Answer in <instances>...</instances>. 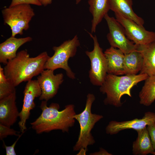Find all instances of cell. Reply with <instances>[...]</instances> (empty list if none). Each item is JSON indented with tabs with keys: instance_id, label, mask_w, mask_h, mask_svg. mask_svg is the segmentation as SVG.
I'll return each mask as SVG.
<instances>
[{
	"instance_id": "cell-4",
	"label": "cell",
	"mask_w": 155,
	"mask_h": 155,
	"mask_svg": "<svg viewBox=\"0 0 155 155\" xmlns=\"http://www.w3.org/2000/svg\"><path fill=\"white\" fill-rule=\"evenodd\" d=\"M95 99L93 94L88 93L84 109L74 116L79 124L80 130L77 141L73 148L74 151H79L82 148L88 150V146L93 145L95 143L91 131L96 123L103 118L102 115L91 112L92 105Z\"/></svg>"
},
{
	"instance_id": "cell-20",
	"label": "cell",
	"mask_w": 155,
	"mask_h": 155,
	"mask_svg": "<svg viewBox=\"0 0 155 155\" xmlns=\"http://www.w3.org/2000/svg\"><path fill=\"white\" fill-rule=\"evenodd\" d=\"M124 63L125 75H136L142 66V55L137 50L124 54Z\"/></svg>"
},
{
	"instance_id": "cell-5",
	"label": "cell",
	"mask_w": 155,
	"mask_h": 155,
	"mask_svg": "<svg viewBox=\"0 0 155 155\" xmlns=\"http://www.w3.org/2000/svg\"><path fill=\"white\" fill-rule=\"evenodd\" d=\"M80 45V42L77 35L71 39L64 41L60 46L53 48V55L50 57L46 62L44 69L54 71L58 69L64 70L67 76L74 80L75 78V74L72 71L68 64L69 59L76 55L77 48Z\"/></svg>"
},
{
	"instance_id": "cell-18",
	"label": "cell",
	"mask_w": 155,
	"mask_h": 155,
	"mask_svg": "<svg viewBox=\"0 0 155 155\" xmlns=\"http://www.w3.org/2000/svg\"><path fill=\"white\" fill-rule=\"evenodd\" d=\"M89 10L92 16L91 32H96L97 25L110 10L109 0H88Z\"/></svg>"
},
{
	"instance_id": "cell-29",
	"label": "cell",
	"mask_w": 155,
	"mask_h": 155,
	"mask_svg": "<svg viewBox=\"0 0 155 155\" xmlns=\"http://www.w3.org/2000/svg\"><path fill=\"white\" fill-rule=\"evenodd\" d=\"M87 150L84 148H81L79 150V152L77 155H86Z\"/></svg>"
},
{
	"instance_id": "cell-24",
	"label": "cell",
	"mask_w": 155,
	"mask_h": 155,
	"mask_svg": "<svg viewBox=\"0 0 155 155\" xmlns=\"http://www.w3.org/2000/svg\"><path fill=\"white\" fill-rule=\"evenodd\" d=\"M32 4L38 6L42 5L38 0H12L9 7L21 4Z\"/></svg>"
},
{
	"instance_id": "cell-3",
	"label": "cell",
	"mask_w": 155,
	"mask_h": 155,
	"mask_svg": "<svg viewBox=\"0 0 155 155\" xmlns=\"http://www.w3.org/2000/svg\"><path fill=\"white\" fill-rule=\"evenodd\" d=\"M148 76L146 74H125L118 75L107 74L105 80L100 86V92L105 94L104 100L105 104L116 107L122 106L121 98L124 95L131 97V90L139 82L145 80Z\"/></svg>"
},
{
	"instance_id": "cell-22",
	"label": "cell",
	"mask_w": 155,
	"mask_h": 155,
	"mask_svg": "<svg viewBox=\"0 0 155 155\" xmlns=\"http://www.w3.org/2000/svg\"><path fill=\"white\" fill-rule=\"evenodd\" d=\"M15 87L6 78L3 68L0 65V99L6 97L15 91Z\"/></svg>"
},
{
	"instance_id": "cell-27",
	"label": "cell",
	"mask_w": 155,
	"mask_h": 155,
	"mask_svg": "<svg viewBox=\"0 0 155 155\" xmlns=\"http://www.w3.org/2000/svg\"><path fill=\"white\" fill-rule=\"evenodd\" d=\"M90 155H111V154L108 153L104 149L102 148H100V150L98 152H94V153H91L90 154Z\"/></svg>"
},
{
	"instance_id": "cell-19",
	"label": "cell",
	"mask_w": 155,
	"mask_h": 155,
	"mask_svg": "<svg viewBox=\"0 0 155 155\" xmlns=\"http://www.w3.org/2000/svg\"><path fill=\"white\" fill-rule=\"evenodd\" d=\"M146 127L137 131V137L132 144V152L133 155L152 154L154 151Z\"/></svg>"
},
{
	"instance_id": "cell-16",
	"label": "cell",
	"mask_w": 155,
	"mask_h": 155,
	"mask_svg": "<svg viewBox=\"0 0 155 155\" xmlns=\"http://www.w3.org/2000/svg\"><path fill=\"white\" fill-rule=\"evenodd\" d=\"M110 10L143 26L144 21L133 11L132 0H109Z\"/></svg>"
},
{
	"instance_id": "cell-30",
	"label": "cell",
	"mask_w": 155,
	"mask_h": 155,
	"mask_svg": "<svg viewBox=\"0 0 155 155\" xmlns=\"http://www.w3.org/2000/svg\"><path fill=\"white\" fill-rule=\"evenodd\" d=\"M82 0H75L76 4H78Z\"/></svg>"
},
{
	"instance_id": "cell-2",
	"label": "cell",
	"mask_w": 155,
	"mask_h": 155,
	"mask_svg": "<svg viewBox=\"0 0 155 155\" xmlns=\"http://www.w3.org/2000/svg\"><path fill=\"white\" fill-rule=\"evenodd\" d=\"M42 112L40 115L31 123L32 128L36 133H48L53 130H61L68 132L75 123L74 116L76 114L74 105L69 104L60 111L59 104L52 103L49 106L47 101L42 100L40 106Z\"/></svg>"
},
{
	"instance_id": "cell-15",
	"label": "cell",
	"mask_w": 155,
	"mask_h": 155,
	"mask_svg": "<svg viewBox=\"0 0 155 155\" xmlns=\"http://www.w3.org/2000/svg\"><path fill=\"white\" fill-rule=\"evenodd\" d=\"M104 53L107 60V73L118 75H125L124 53L120 49L111 46Z\"/></svg>"
},
{
	"instance_id": "cell-7",
	"label": "cell",
	"mask_w": 155,
	"mask_h": 155,
	"mask_svg": "<svg viewBox=\"0 0 155 155\" xmlns=\"http://www.w3.org/2000/svg\"><path fill=\"white\" fill-rule=\"evenodd\" d=\"M88 33L92 38L94 48L90 51H86L85 53L89 58L91 67L89 71L90 81L94 86H100L104 82L107 71V60L102 49L100 46L97 37Z\"/></svg>"
},
{
	"instance_id": "cell-28",
	"label": "cell",
	"mask_w": 155,
	"mask_h": 155,
	"mask_svg": "<svg viewBox=\"0 0 155 155\" xmlns=\"http://www.w3.org/2000/svg\"><path fill=\"white\" fill-rule=\"evenodd\" d=\"M42 5L44 6L50 4L52 3V0H38Z\"/></svg>"
},
{
	"instance_id": "cell-8",
	"label": "cell",
	"mask_w": 155,
	"mask_h": 155,
	"mask_svg": "<svg viewBox=\"0 0 155 155\" xmlns=\"http://www.w3.org/2000/svg\"><path fill=\"white\" fill-rule=\"evenodd\" d=\"M104 18L109 31L107 38L111 46L118 48L124 54L137 50L138 45L128 38L124 28L116 19L108 13Z\"/></svg>"
},
{
	"instance_id": "cell-17",
	"label": "cell",
	"mask_w": 155,
	"mask_h": 155,
	"mask_svg": "<svg viewBox=\"0 0 155 155\" xmlns=\"http://www.w3.org/2000/svg\"><path fill=\"white\" fill-rule=\"evenodd\" d=\"M137 50L142 55L143 58L142 66L140 74L148 76L155 75V40L148 44L137 45Z\"/></svg>"
},
{
	"instance_id": "cell-6",
	"label": "cell",
	"mask_w": 155,
	"mask_h": 155,
	"mask_svg": "<svg viewBox=\"0 0 155 155\" xmlns=\"http://www.w3.org/2000/svg\"><path fill=\"white\" fill-rule=\"evenodd\" d=\"M4 24L10 27L11 36L22 35L29 28V22L34 16L33 9L29 4H21L5 8L2 11Z\"/></svg>"
},
{
	"instance_id": "cell-11",
	"label": "cell",
	"mask_w": 155,
	"mask_h": 155,
	"mask_svg": "<svg viewBox=\"0 0 155 155\" xmlns=\"http://www.w3.org/2000/svg\"><path fill=\"white\" fill-rule=\"evenodd\" d=\"M44 70L37 78L42 90L39 99L47 101L57 94L60 86L64 80V75L60 73L54 74V70Z\"/></svg>"
},
{
	"instance_id": "cell-13",
	"label": "cell",
	"mask_w": 155,
	"mask_h": 155,
	"mask_svg": "<svg viewBox=\"0 0 155 155\" xmlns=\"http://www.w3.org/2000/svg\"><path fill=\"white\" fill-rule=\"evenodd\" d=\"M16 91L0 99V124L10 127L19 116L16 105Z\"/></svg>"
},
{
	"instance_id": "cell-26",
	"label": "cell",
	"mask_w": 155,
	"mask_h": 155,
	"mask_svg": "<svg viewBox=\"0 0 155 155\" xmlns=\"http://www.w3.org/2000/svg\"><path fill=\"white\" fill-rule=\"evenodd\" d=\"M24 133H22L18 136V138L14 142V143L11 146H7L6 145L4 142L3 141V146L5 148L6 152V155H16V153L15 150V146L19 139L22 135Z\"/></svg>"
},
{
	"instance_id": "cell-10",
	"label": "cell",
	"mask_w": 155,
	"mask_h": 155,
	"mask_svg": "<svg viewBox=\"0 0 155 155\" xmlns=\"http://www.w3.org/2000/svg\"><path fill=\"white\" fill-rule=\"evenodd\" d=\"M23 103L20 112V121L18 125L20 131L24 133L26 129V123L29 118L30 111L35 107V98L40 97L42 94L40 87L37 80H31L27 82L24 91Z\"/></svg>"
},
{
	"instance_id": "cell-25",
	"label": "cell",
	"mask_w": 155,
	"mask_h": 155,
	"mask_svg": "<svg viewBox=\"0 0 155 155\" xmlns=\"http://www.w3.org/2000/svg\"><path fill=\"white\" fill-rule=\"evenodd\" d=\"M153 148L155 151V122L147 126Z\"/></svg>"
},
{
	"instance_id": "cell-9",
	"label": "cell",
	"mask_w": 155,
	"mask_h": 155,
	"mask_svg": "<svg viewBox=\"0 0 155 155\" xmlns=\"http://www.w3.org/2000/svg\"><path fill=\"white\" fill-rule=\"evenodd\" d=\"M115 19L124 28L128 38L137 45L149 44L155 40V32L147 30L134 21L115 13Z\"/></svg>"
},
{
	"instance_id": "cell-12",
	"label": "cell",
	"mask_w": 155,
	"mask_h": 155,
	"mask_svg": "<svg viewBox=\"0 0 155 155\" xmlns=\"http://www.w3.org/2000/svg\"><path fill=\"white\" fill-rule=\"evenodd\" d=\"M154 122L155 113L148 111L145 113L142 119H135L122 121H110L106 127V132L107 134L113 135L117 134L123 130L129 129H133L137 131Z\"/></svg>"
},
{
	"instance_id": "cell-1",
	"label": "cell",
	"mask_w": 155,
	"mask_h": 155,
	"mask_svg": "<svg viewBox=\"0 0 155 155\" xmlns=\"http://www.w3.org/2000/svg\"><path fill=\"white\" fill-rule=\"evenodd\" d=\"M50 57L46 51L36 57H30L26 50L21 51L5 65L3 68L5 75L16 87L40 74L44 69L45 64Z\"/></svg>"
},
{
	"instance_id": "cell-21",
	"label": "cell",
	"mask_w": 155,
	"mask_h": 155,
	"mask_svg": "<svg viewBox=\"0 0 155 155\" xmlns=\"http://www.w3.org/2000/svg\"><path fill=\"white\" fill-rule=\"evenodd\" d=\"M145 81L139 97L140 104L148 106L155 100V75L148 76Z\"/></svg>"
},
{
	"instance_id": "cell-14",
	"label": "cell",
	"mask_w": 155,
	"mask_h": 155,
	"mask_svg": "<svg viewBox=\"0 0 155 155\" xmlns=\"http://www.w3.org/2000/svg\"><path fill=\"white\" fill-rule=\"evenodd\" d=\"M30 36L16 38L11 36L0 44V62L4 65L7 64L9 60L15 58L17 51L22 45L32 41Z\"/></svg>"
},
{
	"instance_id": "cell-23",
	"label": "cell",
	"mask_w": 155,
	"mask_h": 155,
	"mask_svg": "<svg viewBox=\"0 0 155 155\" xmlns=\"http://www.w3.org/2000/svg\"><path fill=\"white\" fill-rule=\"evenodd\" d=\"M10 127L0 124V139L3 140L8 135L19 136L20 132L17 131Z\"/></svg>"
}]
</instances>
